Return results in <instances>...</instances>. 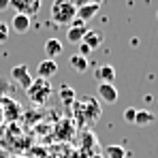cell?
I'll return each mask as SVG.
<instances>
[{
  "label": "cell",
  "mask_w": 158,
  "mask_h": 158,
  "mask_svg": "<svg viewBox=\"0 0 158 158\" xmlns=\"http://www.w3.org/2000/svg\"><path fill=\"white\" fill-rule=\"evenodd\" d=\"M126 150L124 145H107L105 148V158H126Z\"/></svg>",
  "instance_id": "18"
},
{
  "label": "cell",
  "mask_w": 158,
  "mask_h": 158,
  "mask_svg": "<svg viewBox=\"0 0 158 158\" xmlns=\"http://www.w3.org/2000/svg\"><path fill=\"white\" fill-rule=\"evenodd\" d=\"M98 98L107 103V105H113L118 101V90L113 83H98Z\"/></svg>",
  "instance_id": "9"
},
{
  "label": "cell",
  "mask_w": 158,
  "mask_h": 158,
  "mask_svg": "<svg viewBox=\"0 0 158 158\" xmlns=\"http://www.w3.org/2000/svg\"><path fill=\"white\" fill-rule=\"evenodd\" d=\"M85 32H88V24H85V26H71L69 32H66V41L73 43V45H79V43L83 41V34H85Z\"/></svg>",
  "instance_id": "15"
},
{
  "label": "cell",
  "mask_w": 158,
  "mask_h": 158,
  "mask_svg": "<svg viewBox=\"0 0 158 158\" xmlns=\"http://www.w3.org/2000/svg\"><path fill=\"white\" fill-rule=\"evenodd\" d=\"M56 73H58V64H56V60H49V58L41 60L39 66H36V77H41V79H47L49 81Z\"/></svg>",
  "instance_id": "7"
},
{
  "label": "cell",
  "mask_w": 158,
  "mask_h": 158,
  "mask_svg": "<svg viewBox=\"0 0 158 158\" xmlns=\"http://www.w3.org/2000/svg\"><path fill=\"white\" fill-rule=\"evenodd\" d=\"M2 122H4V118H2V109H0V124H2Z\"/></svg>",
  "instance_id": "25"
},
{
  "label": "cell",
  "mask_w": 158,
  "mask_h": 158,
  "mask_svg": "<svg viewBox=\"0 0 158 158\" xmlns=\"http://www.w3.org/2000/svg\"><path fill=\"white\" fill-rule=\"evenodd\" d=\"M43 49H45V53H47V58H49V60H56V58L62 53L64 45H62V41H60V39H47Z\"/></svg>",
  "instance_id": "14"
},
{
  "label": "cell",
  "mask_w": 158,
  "mask_h": 158,
  "mask_svg": "<svg viewBox=\"0 0 158 158\" xmlns=\"http://www.w3.org/2000/svg\"><path fill=\"white\" fill-rule=\"evenodd\" d=\"M156 17H158V13H156Z\"/></svg>",
  "instance_id": "26"
},
{
  "label": "cell",
  "mask_w": 158,
  "mask_h": 158,
  "mask_svg": "<svg viewBox=\"0 0 158 158\" xmlns=\"http://www.w3.org/2000/svg\"><path fill=\"white\" fill-rule=\"evenodd\" d=\"M103 41H105V36H103V32H98V30H88L85 34H83V45H88L92 52L94 49H98L101 45H103Z\"/></svg>",
  "instance_id": "10"
},
{
  "label": "cell",
  "mask_w": 158,
  "mask_h": 158,
  "mask_svg": "<svg viewBox=\"0 0 158 158\" xmlns=\"http://www.w3.org/2000/svg\"><path fill=\"white\" fill-rule=\"evenodd\" d=\"M0 109H2V118L6 122H15L19 115H22V105L13 98H0Z\"/></svg>",
  "instance_id": "5"
},
{
  "label": "cell",
  "mask_w": 158,
  "mask_h": 158,
  "mask_svg": "<svg viewBox=\"0 0 158 158\" xmlns=\"http://www.w3.org/2000/svg\"><path fill=\"white\" fill-rule=\"evenodd\" d=\"M98 9H101V4H94V2H83V4H79L77 6V19H81L83 24H88L96 13H98Z\"/></svg>",
  "instance_id": "8"
},
{
  "label": "cell",
  "mask_w": 158,
  "mask_h": 158,
  "mask_svg": "<svg viewBox=\"0 0 158 158\" xmlns=\"http://www.w3.org/2000/svg\"><path fill=\"white\" fill-rule=\"evenodd\" d=\"M94 77H96L98 83H113V81H115V69H113L111 64H103V66L96 69Z\"/></svg>",
  "instance_id": "11"
},
{
  "label": "cell",
  "mask_w": 158,
  "mask_h": 158,
  "mask_svg": "<svg viewBox=\"0 0 158 158\" xmlns=\"http://www.w3.org/2000/svg\"><path fill=\"white\" fill-rule=\"evenodd\" d=\"M9 9V0H0V11H6Z\"/></svg>",
  "instance_id": "22"
},
{
  "label": "cell",
  "mask_w": 158,
  "mask_h": 158,
  "mask_svg": "<svg viewBox=\"0 0 158 158\" xmlns=\"http://www.w3.org/2000/svg\"><path fill=\"white\" fill-rule=\"evenodd\" d=\"M52 92H53L52 83H49L47 79H41V77L32 79V83H30V88L26 90L28 98H30V101H32L34 105H45V103L49 101V96H52Z\"/></svg>",
  "instance_id": "2"
},
{
  "label": "cell",
  "mask_w": 158,
  "mask_h": 158,
  "mask_svg": "<svg viewBox=\"0 0 158 158\" xmlns=\"http://www.w3.org/2000/svg\"><path fill=\"white\" fill-rule=\"evenodd\" d=\"M9 32H11V28L6 26L4 22H0V45H2V43H6V39H9Z\"/></svg>",
  "instance_id": "19"
},
{
  "label": "cell",
  "mask_w": 158,
  "mask_h": 158,
  "mask_svg": "<svg viewBox=\"0 0 158 158\" xmlns=\"http://www.w3.org/2000/svg\"><path fill=\"white\" fill-rule=\"evenodd\" d=\"M69 64H71V69L75 71V73H85L88 71V58H83V56H79V53H75V56H71V60H69Z\"/></svg>",
  "instance_id": "16"
},
{
  "label": "cell",
  "mask_w": 158,
  "mask_h": 158,
  "mask_svg": "<svg viewBox=\"0 0 158 158\" xmlns=\"http://www.w3.org/2000/svg\"><path fill=\"white\" fill-rule=\"evenodd\" d=\"M92 53V49L88 47V45H83V43H79V56H83V58H88Z\"/></svg>",
  "instance_id": "21"
},
{
  "label": "cell",
  "mask_w": 158,
  "mask_h": 158,
  "mask_svg": "<svg viewBox=\"0 0 158 158\" xmlns=\"http://www.w3.org/2000/svg\"><path fill=\"white\" fill-rule=\"evenodd\" d=\"M77 118L83 124H92L96 118H101V107L92 96H83V111H77Z\"/></svg>",
  "instance_id": "3"
},
{
  "label": "cell",
  "mask_w": 158,
  "mask_h": 158,
  "mask_svg": "<svg viewBox=\"0 0 158 158\" xmlns=\"http://www.w3.org/2000/svg\"><path fill=\"white\" fill-rule=\"evenodd\" d=\"M135 113H137V109H132V107H128L124 113H122V118H124V122H128V124H132L135 122Z\"/></svg>",
  "instance_id": "20"
},
{
  "label": "cell",
  "mask_w": 158,
  "mask_h": 158,
  "mask_svg": "<svg viewBox=\"0 0 158 158\" xmlns=\"http://www.w3.org/2000/svg\"><path fill=\"white\" fill-rule=\"evenodd\" d=\"M83 2H85V0H75V4H77V6H79V4H83Z\"/></svg>",
  "instance_id": "24"
},
{
  "label": "cell",
  "mask_w": 158,
  "mask_h": 158,
  "mask_svg": "<svg viewBox=\"0 0 158 158\" xmlns=\"http://www.w3.org/2000/svg\"><path fill=\"white\" fill-rule=\"evenodd\" d=\"M90 2H94V4H103L105 0H90Z\"/></svg>",
  "instance_id": "23"
},
{
  "label": "cell",
  "mask_w": 158,
  "mask_h": 158,
  "mask_svg": "<svg viewBox=\"0 0 158 158\" xmlns=\"http://www.w3.org/2000/svg\"><path fill=\"white\" fill-rule=\"evenodd\" d=\"M60 98H62V103H64V105H73L77 96H75V90H73L71 85H66V83H64V85L60 88Z\"/></svg>",
  "instance_id": "17"
},
{
  "label": "cell",
  "mask_w": 158,
  "mask_h": 158,
  "mask_svg": "<svg viewBox=\"0 0 158 158\" xmlns=\"http://www.w3.org/2000/svg\"><path fill=\"white\" fill-rule=\"evenodd\" d=\"M156 122V118H154V113L152 111H148V109H139L137 113H135V126H141V128H145V126H152Z\"/></svg>",
  "instance_id": "13"
},
{
  "label": "cell",
  "mask_w": 158,
  "mask_h": 158,
  "mask_svg": "<svg viewBox=\"0 0 158 158\" xmlns=\"http://www.w3.org/2000/svg\"><path fill=\"white\" fill-rule=\"evenodd\" d=\"M43 6V0H9V9H15L17 13H24L28 17H34Z\"/></svg>",
  "instance_id": "4"
},
{
  "label": "cell",
  "mask_w": 158,
  "mask_h": 158,
  "mask_svg": "<svg viewBox=\"0 0 158 158\" xmlns=\"http://www.w3.org/2000/svg\"><path fill=\"white\" fill-rule=\"evenodd\" d=\"M77 15V4L75 0H53L52 4V19L58 26L71 24Z\"/></svg>",
  "instance_id": "1"
},
{
  "label": "cell",
  "mask_w": 158,
  "mask_h": 158,
  "mask_svg": "<svg viewBox=\"0 0 158 158\" xmlns=\"http://www.w3.org/2000/svg\"><path fill=\"white\" fill-rule=\"evenodd\" d=\"M11 79L19 85V88H24V90H28L30 88V83H32V75H30V71H28L26 64H17V66H13L11 69Z\"/></svg>",
  "instance_id": "6"
},
{
  "label": "cell",
  "mask_w": 158,
  "mask_h": 158,
  "mask_svg": "<svg viewBox=\"0 0 158 158\" xmlns=\"http://www.w3.org/2000/svg\"><path fill=\"white\" fill-rule=\"evenodd\" d=\"M17 34H26L28 30H30V17L24 15V13H15V17H13V22H11V26Z\"/></svg>",
  "instance_id": "12"
}]
</instances>
